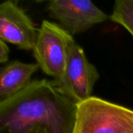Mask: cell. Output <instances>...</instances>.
Here are the masks:
<instances>
[{"mask_svg":"<svg viewBox=\"0 0 133 133\" xmlns=\"http://www.w3.org/2000/svg\"><path fill=\"white\" fill-rule=\"evenodd\" d=\"M77 104L48 79L34 80L14 97L0 101V132L24 133L43 126L49 133H72Z\"/></svg>","mask_w":133,"mask_h":133,"instance_id":"6da1fadb","label":"cell"},{"mask_svg":"<svg viewBox=\"0 0 133 133\" xmlns=\"http://www.w3.org/2000/svg\"><path fill=\"white\" fill-rule=\"evenodd\" d=\"M72 133H133V111L91 97L77 104Z\"/></svg>","mask_w":133,"mask_h":133,"instance_id":"7a4b0ae2","label":"cell"},{"mask_svg":"<svg viewBox=\"0 0 133 133\" xmlns=\"http://www.w3.org/2000/svg\"><path fill=\"white\" fill-rule=\"evenodd\" d=\"M72 36L58 23L44 20L38 29L33 53L39 68L48 76L58 79L62 77L71 47Z\"/></svg>","mask_w":133,"mask_h":133,"instance_id":"3957f363","label":"cell"},{"mask_svg":"<svg viewBox=\"0 0 133 133\" xmlns=\"http://www.w3.org/2000/svg\"><path fill=\"white\" fill-rule=\"evenodd\" d=\"M100 74L76 42L70 48L62 77L54 79L57 87L76 104L90 98Z\"/></svg>","mask_w":133,"mask_h":133,"instance_id":"277c9868","label":"cell"},{"mask_svg":"<svg viewBox=\"0 0 133 133\" xmlns=\"http://www.w3.org/2000/svg\"><path fill=\"white\" fill-rule=\"evenodd\" d=\"M47 9L50 17L72 37L110 19L88 0H53L48 3Z\"/></svg>","mask_w":133,"mask_h":133,"instance_id":"5b68a950","label":"cell"},{"mask_svg":"<svg viewBox=\"0 0 133 133\" xmlns=\"http://www.w3.org/2000/svg\"><path fill=\"white\" fill-rule=\"evenodd\" d=\"M37 34L32 19L16 2L5 1L0 5V40L33 51Z\"/></svg>","mask_w":133,"mask_h":133,"instance_id":"8992f818","label":"cell"},{"mask_svg":"<svg viewBox=\"0 0 133 133\" xmlns=\"http://www.w3.org/2000/svg\"><path fill=\"white\" fill-rule=\"evenodd\" d=\"M37 63L12 61L0 70V101L9 99L31 83V77L38 69Z\"/></svg>","mask_w":133,"mask_h":133,"instance_id":"52a82bcc","label":"cell"},{"mask_svg":"<svg viewBox=\"0 0 133 133\" xmlns=\"http://www.w3.org/2000/svg\"><path fill=\"white\" fill-rule=\"evenodd\" d=\"M110 19L125 27L133 37V0L116 1Z\"/></svg>","mask_w":133,"mask_h":133,"instance_id":"ba28073f","label":"cell"},{"mask_svg":"<svg viewBox=\"0 0 133 133\" xmlns=\"http://www.w3.org/2000/svg\"><path fill=\"white\" fill-rule=\"evenodd\" d=\"M9 48L6 42L0 40V62L5 63L9 61Z\"/></svg>","mask_w":133,"mask_h":133,"instance_id":"9c48e42d","label":"cell"},{"mask_svg":"<svg viewBox=\"0 0 133 133\" xmlns=\"http://www.w3.org/2000/svg\"><path fill=\"white\" fill-rule=\"evenodd\" d=\"M24 133H49L48 131L47 130L46 128L43 127V126H34L32 127L31 129H28L26 132Z\"/></svg>","mask_w":133,"mask_h":133,"instance_id":"30bf717a","label":"cell"}]
</instances>
